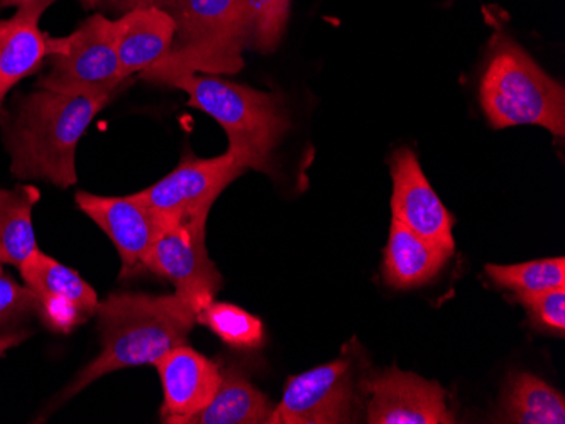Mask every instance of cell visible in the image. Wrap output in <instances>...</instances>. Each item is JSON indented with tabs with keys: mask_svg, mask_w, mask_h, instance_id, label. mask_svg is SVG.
<instances>
[{
	"mask_svg": "<svg viewBox=\"0 0 565 424\" xmlns=\"http://www.w3.org/2000/svg\"><path fill=\"white\" fill-rule=\"evenodd\" d=\"M519 302L525 306L532 325L564 337L565 286L544 291V293L529 294V296L519 297Z\"/></svg>",
	"mask_w": 565,
	"mask_h": 424,
	"instance_id": "cb8c5ba5",
	"label": "cell"
},
{
	"mask_svg": "<svg viewBox=\"0 0 565 424\" xmlns=\"http://www.w3.org/2000/svg\"><path fill=\"white\" fill-rule=\"evenodd\" d=\"M22 280L36 297V313L50 330L68 334L98 308L94 287L73 269L38 249L22 262Z\"/></svg>",
	"mask_w": 565,
	"mask_h": 424,
	"instance_id": "30bf717a",
	"label": "cell"
},
{
	"mask_svg": "<svg viewBox=\"0 0 565 424\" xmlns=\"http://www.w3.org/2000/svg\"><path fill=\"white\" fill-rule=\"evenodd\" d=\"M122 8H158L174 24L173 46L157 65L142 72L152 84L168 85L189 73H237L244 47L250 46L246 0H119Z\"/></svg>",
	"mask_w": 565,
	"mask_h": 424,
	"instance_id": "3957f363",
	"label": "cell"
},
{
	"mask_svg": "<svg viewBox=\"0 0 565 424\" xmlns=\"http://www.w3.org/2000/svg\"><path fill=\"white\" fill-rule=\"evenodd\" d=\"M88 4H95V2H100V0H85Z\"/></svg>",
	"mask_w": 565,
	"mask_h": 424,
	"instance_id": "4316f807",
	"label": "cell"
},
{
	"mask_svg": "<svg viewBox=\"0 0 565 424\" xmlns=\"http://www.w3.org/2000/svg\"><path fill=\"white\" fill-rule=\"evenodd\" d=\"M41 199L33 185L0 189V264L21 268L38 251L33 210Z\"/></svg>",
	"mask_w": 565,
	"mask_h": 424,
	"instance_id": "d6986e66",
	"label": "cell"
},
{
	"mask_svg": "<svg viewBox=\"0 0 565 424\" xmlns=\"http://www.w3.org/2000/svg\"><path fill=\"white\" fill-rule=\"evenodd\" d=\"M114 43L122 77L142 73L160 63L173 46L177 24L158 8L129 9L113 21Z\"/></svg>",
	"mask_w": 565,
	"mask_h": 424,
	"instance_id": "9a60e30c",
	"label": "cell"
},
{
	"mask_svg": "<svg viewBox=\"0 0 565 424\" xmlns=\"http://www.w3.org/2000/svg\"><path fill=\"white\" fill-rule=\"evenodd\" d=\"M56 0H0V9L15 8L18 11H33L43 15Z\"/></svg>",
	"mask_w": 565,
	"mask_h": 424,
	"instance_id": "484cf974",
	"label": "cell"
},
{
	"mask_svg": "<svg viewBox=\"0 0 565 424\" xmlns=\"http://www.w3.org/2000/svg\"><path fill=\"white\" fill-rule=\"evenodd\" d=\"M114 95H70L46 88L28 95L6 128L15 178L43 180L60 188L75 185L76 145Z\"/></svg>",
	"mask_w": 565,
	"mask_h": 424,
	"instance_id": "7a4b0ae2",
	"label": "cell"
},
{
	"mask_svg": "<svg viewBox=\"0 0 565 424\" xmlns=\"http://www.w3.org/2000/svg\"><path fill=\"white\" fill-rule=\"evenodd\" d=\"M163 385L161 421L186 424L190 417L214 399L221 384V367L193 350L180 345L154 362Z\"/></svg>",
	"mask_w": 565,
	"mask_h": 424,
	"instance_id": "5bb4252c",
	"label": "cell"
},
{
	"mask_svg": "<svg viewBox=\"0 0 565 424\" xmlns=\"http://www.w3.org/2000/svg\"><path fill=\"white\" fill-rule=\"evenodd\" d=\"M95 316L100 331V354L76 376L63 399L78 394L116 370L154 366L164 354L189 344L196 323L195 309L177 294L114 293L106 302L98 303Z\"/></svg>",
	"mask_w": 565,
	"mask_h": 424,
	"instance_id": "6da1fadb",
	"label": "cell"
},
{
	"mask_svg": "<svg viewBox=\"0 0 565 424\" xmlns=\"http://www.w3.org/2000/svg\"><path fill=\"white\" fill-rule=\"evenodd\" d=\"M290 0H246L250 46L273 52L287 26Z\"/></svg>",
	"mask_w": 565,
	"mask_h": 424,
	"instance_id": "603a6c76",
	"label": "cell"
},
{
	"mask_svg": "<svg viewBox=\"0 0 565 424\" xmlns=\"http://www.w3.org/2000/svg\"><path fill=\"white\" fill-rule=\"evenodd\" d=\"M196 323H202L234 348H258L265 341L262 319L228 303L212 302L196 315Z\"/></svg>",
	"mask_w": 565,
	"mask_h": 424,
	"instance_id": "7402d4cb",
	"label": "cell"
},
{
	"mask_svg": "<svg viewBox=\"0 0 565 424\" xmlns=\"http://www.w3.org/2000/svg\"><path fill=\"white\" fill-rule=\"evenodd\" d=\"M275 404L254 388L236 366L221 369V384L214 399L186 424L268 423Z\"/></svg>",
	"mask_w": 565,
	"mask_h": 424,
	"instance_id": "ac0fdd59",
	"label": "cell"
},
{
	"mask_svg": "<svg viewBox=\"0 0 565 424\" xmlns=\"http://www.w3.org/2000/svg\"><path fill=\"white\" fill-rule=\"evenodd\" d=\"M168 87L189 95V106L211 116L228 138V153L246 170L271 174L273 151L290 129L276 95L195 73L173 78Z\"/></svg>",
	"mask_w": 565,
	"mask_h": 424,
	"instance_id": "277c9868",
	"label": "cell"
},
{
	"mask_svg": "<svg viewBox=\"0 0 565 424\" xmlns=\"http://www.w3.org/2000/svg\"><path fill=\"white\" fill-rule=\"evenodd\" d=\"M31 313H36V297L28 286L15 283L8 274H0V334L15 327Z\"/></svg>",
	"mask_w": 565,
	"mask_h": 424,
	"instance_id": "d4e9b609",
	"label": "cell"
},
{
	"mask_svg": "<svg viewBox=\"0 0 565 424\" xmlns=\"http://www.w3.org/2000/svg\"><path fill=\"white\" fill-rule=\"evenodd\" d=\"M51 69L40 88L58 94H116L126 81L114 43L113 21L95 14L70 36L51 40Z\"/></svg>",
	"mask_w": 565,
	"mask_h": 424,
	"instance_id": "8992f818",
	"label": "cell"
},
{
	"mask_svg": "<svg viewBox=\"0 0 565 424\" xmlns=\"http://www.w3.org/2000/svg\"><path fill=\"white\" fill-rule=\"evenodd\" d=\"M393 220L431 242L456 249L454 217L431 188L417 154L402 148L392 157Z\"/></svg>",
	"mask_w": 565,
	"mask_h": 424,
	"instance_id": "4fadbf2b",
	"label": "cell"
},
{
	"mask_svg": "<svg viewBox=\"0 0 565 424\" xmlns=\"http://www.w3.org/2000/svg\"><path fill=\"white\" fill-rule=\"evenodd\" d=\"M207 221H168L146 256L145 269L170 281L174 294L196 315L214 302L222 287L221 272L205 246Z\"/></svg>",
	"mask_w": 565,
	"mask_h": 424,
	"instance_id": "ba28073f",
	"label": "cell"
},
{
	"mask_svg": "<svg viewBox=\"0 0 565 424\" xmlns=\"http://www.w3.org/2000/svg\"><path fill=\"white\" fill-rule=\"evenodd\" d=\"M246 171L228 151L211 160L186 153L164 178L132 195L151 208L163 224L207 221L215 199Z\"/></svg>",
	"mask_w": 565,
	"mask_h": 424,
	"instance_id": "52a82bcc",
	"label": "cell"
},
{
	"mask_svg": "<svg viewBox=\"0 0 565 424\" xmlns=\"http://www.w3.org/2000/svg\"><path fill=\"white\" fill-rule=\"evenodd\" d=\"M354 399L355 366L349 357H342L288 379L268 423H351Z\"/></svg>",
	"mask_w": 565,
	"mask_h": 424,
	"instance_id": "9c48e42d",
	"label": "cell"
},
{
	"mask_svg": "<svg viewBox=\"0 0 565 424\" xmlns=\"http://www.w3.org/2000/svg\"><path fill=\"white\" fill-rule=\"evenodd\" d=\"M454 249L431 242L392 220L384 249L383 281L393 290H414L439 276Z\"/></svg>",
	"mask_w": 565,
	"mask_h": 424,
	"instance_id": "2e32d148",
	"label": "cell"
},
{
	"mask_svg": "<svg viewBox=\"0 0 565 424\" xmlns=\"http://www.w3.org/2000/svg\"><path fill=\"white\" fill-rule=\"evenodd\" d=\"M486 274L497 286L513 291L516 297L565 286V259L548 258L513 265H486Z\"/></svg>",
	"mask_w": 565,
	"mask_h": 424,
	"instance_id": "44dd1931",
	"label": "cell"
},
{
	"mask_svg": "<svg viewBox=\"0 0 565 424\" xmlns=\"http://www.w3.org/2000/svg\"><path fill=\"white\" fill-rule=\"evenodd\" d=\"M76 207L113 240L122 261L120 278L138 276L146 271L145 259L163 229V220L135 195L98 196L78 192Z\"/></svg>",
	"mask_w": 565,
	"mask_h": 424,
	"instance_id": "8fae6325",
	"label": "cell"
},
{
	"mask_svg": "<svg viewBox=\"0 0 565 424\" xmlns=\"http://www.w3.org/2000/svg\"><path fill=\"white\" fill-rule=\"evenodd\" d=\"M2 272H4V269H2V264H0V274H2Z\"/></svg>",
	"mask_w": 565,
	"mask_h": 424,
	"instance_id": "83f0119b",
	"label": "cell"
},
{
	"mask_svg": "<svg viewBox=\"0 0 565 424\" xmlns=\"http://www.w3.org/2000/svg\"><path fill=\"white\" fill-rule=\"evenodd\" d=\"M501 420L519 424H564V394L532 373H515L504 391Z\"/></svg>",
	"mask_w": 565,
	"mask_h": 424,
	"instance_id": "ffe728a7",
	"label": "cell"
},
{
	"mask_svg": "<svg viewBox=\"0 0 565 424\" xmlns=\"http://www.w3.org/2000/svg\"><path fill=\"white\" fill-rule=\"evenodd\" d=\"M41 14L18 11L0 21V112L9 91L40 69L51 55L53 37L40 30Z\"/></svg>",
	"mask_w": 565,
	"mask_h": 424,
	"instance_id": "e0dca14e",
	"label": "cell"
},
{
	"mask_svg": "<svg viewBox=\"0 0 565 424\" xmlns=\"http://www.w3.org/2000/svg\"><path fill=\"white\" fill-rule=\"evenodd\" d=\"M366 420L371 424H452L456 416L437 382L388 369L367 382Z\"/></svg>",
	"mask_w": 565,
	"mask_h": 424,
	"instance_id": "7c38bea8",
	"label": "cell"
},
{
	"mask_svg": "<svg viewBox=\"0 0 565 424\" xmlns=\"http://www.w3.org/2000/svg\"><path fill=\"white\" fill-rule=\"evenodd\" d=\"M479 100L494 129L539 126L564 138V87L504 34H498L491 44Z\"/></svg>",
	"mask_w": 565,
	"mask_h": 424,
	"instance_id": "5b68a950",
	"label": "cell"
}]
</instances>
